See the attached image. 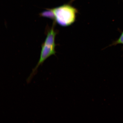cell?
I'll return each instance as SVG.
<instances>
[{
    "instance_id": "6da1fadb",
    "label": "cell",
    "mask_w": 123,
    "mask_h": 123,
    "mask_svg": "<svg viewBox=\"0 0 123 123\" xmlns=\"http://www.w3.org/2000/svg\"><path fill=\"white\" fill-rule=\"evenodd\" d=\"M77 10L68 4H64L52 9H48L40 14L41 16L53 19L63 27L73 24L76 21Z\"/></svg>"
},
{
    "instance_id": "7a4b0ae2",
    "label": "cell",
    "mask_w": 123,
    "mask_h": 123,
    "mask_svg": "<svg viewBox=\"0 0 123 123\" xmlns=\"http://www.w3.org/2000/svg\"><path fill=\"white\" fill-rule=\"evenodd\" d=\"M54 26L48 32L45 40L41 46V49L39 61L36 67L32 71V72L27 80V83H30L33 77L36 74L37 69L39 66L42 64L44 61L52 55H55L56 51L55 47V37L56 34Z\"/></svg>"
},
{
    "instance_id": "3957f363",
    "label": "cell",
    "mask_w": 123,
    "mask_h": 123,
    "mask_svg": "<svg viewBox=\"0 0 123 123\" xmlns=\"http://www.w3.org/2000/svg\"><path fill=\"white\" fill-rule=\"evenodd\" d=\"M118 44H122L123 45V31L118 39L114 42L111 45L115 46Z\"/></svg>"
}]
</instances>
